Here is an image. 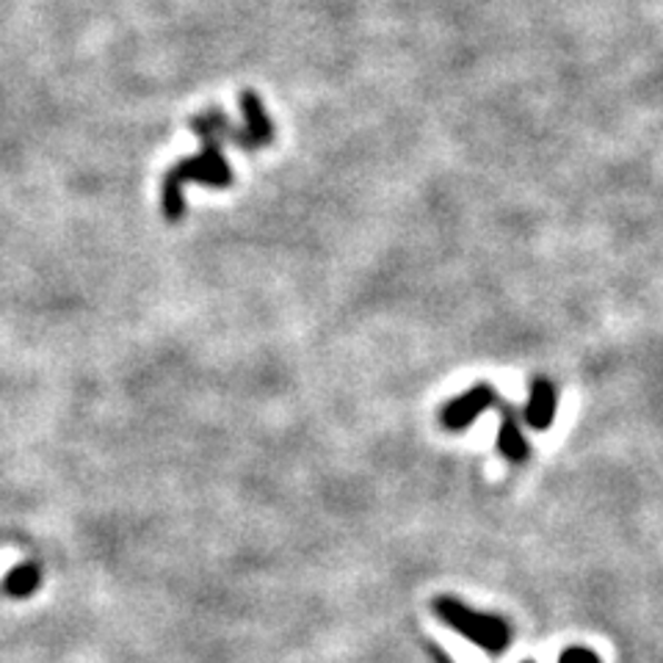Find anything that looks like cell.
Returning <instances> with one entry per match:
<instances>
[{"label":"cell","instance_id":"5b68a950","mask_svg":"<svg viewBox=\"0 0 663 663\" xmlns=\"http://www.w3.org/2000/svg\"><path fill=\"white\" fill-rule=\"evenodd\" d=\"M497 451H501L503 459L514 462V465H523L531 456V445L525 439L523 426H519V417L514 413V407L501 409V428H497Z\"/></svg>","mask_w":663,"mask_h":663},{"label":"cell","instance_id":"9c48e42d","mask_svg":"<svg viewBox=\"0 0 663 663\" xmlns=\"http://www.w3.org/2000/svg\"><path fill=\"white\" fill-rule=\"evenodd\" d=\"M523 663H536V661H523Z\"/></svg>","mask_w":663,"mask_h":663},{"label":"cell","instance_id":"52a82bcc","mask_svg":"<svg viewBox=\"0 0 663 663\" xmlns=\"http://www.w3.org/2000/svg\"><path fill=\"white\" fill-rule=\"evenodd\" d=\"M39 583H42V570H39L33 562H22L9 570V575H6L3 581V592L11 594V597L22 600V597H31V594L39 588Z\"/></svg>","mask_w":663,"mask_h":663},{"label":"cell","instance_id":"8992f818","mask_svg":"<svg viewBox=\"0 0 663 663\" xmlns=\"http://www.w3.org/2000/svg\"><path fill=\"white\" fill-rule=\"evenodd\" d=\"M241 108L244 117H247V128H244V141L241 147L247 150H255V147H266L274 141V125L271 119L263 111L260 100H257L255 91H244L241 95Z\"/></svg>","mask_w":663,"mask_h":663},{"label":"cell","instance_id":"6da1fadb","mask_svg":"<svg viewBox=\"0 0 663 663\" xmlns=\"http://www.w3.org/2000/svg\"><path fill=\"white\" fill-rule=\"evenodd\" d=\"M191 128L197 130L199 139L205 141L202 152L188 161H180L175 169H169L164 180V216L169 221H180L186 214V199H182V186L186 182H202L210 188H230L232 186V169L227 164L225 152H221V141L227 133H232L230 122L225 113L210 111L205 117H197L191 122Z\"/></svg>","mask_w":663,"mask_h":663},{"label":"cell","instance_id":"277c9868","mask_svg":"<svg viewBox=\"0 0 663 663\" xmlns=\"http://www.w3.org/2000/svg\"><path fill=\"white\" fill-rule=\"evenodd\" d=\"M558 413V387L547 376H536L528 387V404H525V423L536 432L553 426Z\"/></svg>","mask_w":663,"mask_h":663},{"label":"cell","instance_id":"7a4b0ae2","mask_svg":"<svg viewBox=\"0 0 663 663\" xmlns=\"http://www.w3.org/2000/svg\"><path fill=\"white\" fill-rule=\"evenodd\" d=\"M432 611L443 625H448L451 631L459 633L462 639L476 644L484 653L501 655L512 644V625L501 614L473 608L454 594H437L432 600Z\"/></svg>","mask_w":663,"mask_h":663},{"label":"cell","instance_id":"ba28073f","mask_svg":"<svg viewBox=\"0 0 663 663\" xmlns=\"http://www.w3.org/2000/svg\"><path fill=\"white\" fill-rule=\"evenodd\" d=\"M558 663H603V661H600V655L592 653L588 647H570L564 650Z\"/></svg>","mask_w":663,"mask_h":663},{"label":"cell","instance_id":"3957f363","mask_svg":"<svg viewBox=\"0 0 663 663\" xmlns=\"http://www.w3.org/2000/svg\"><path fill=\"white\" fill-rule=\"evenodd\" d=\"M497 404V390L493 385H476L471 390L459 393L456 398H451L443 409H439V423L448 432H465L467 426H473V420H478V415L487 413Z\"/></svg>","mask_w":663,"mask_h":663}]
</instances>
